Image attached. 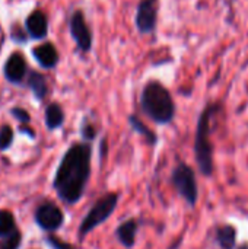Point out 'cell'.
<instances>
[{
  "label": "cell",
  "instance_id": "1",
  "mask_svg": "<svg viewBox=\"0 0 248 249\" xmlns=\"http://www.w3.org/2000/svg\"><path fill=\"white\" fill-rule=\"evenodd\" d=\"M91 171V149L86 144H76L64 155L56 178L54 188L61 200L69 204L76 203L85 190Z\"/></svg>",
  "mask_w": 248,
  "mask_h": 249
},
{
  "label": "cell",
  "instance_id": "2",
  "mask_svg": "<svg viewBox=\"0 0 248 249\" xmlns=\"http://www.w3.org/2000/svg\"><path fill=\"white\" fill-rule=\"evenodd\" d=\"M219 108V104H208L197 121L194 155L199 169L205 177H210L213 174V146L210 142V123Z\"/></svg>",
  "mask_w": 248,
  "mask_h": 249
},
{
  "label": "cell",
  "instance_id": "3",
  "mask_svg": "<svg viewBox=\"0 0 248 249\" xmlns=\"http://www.w3.org/2000/svg\"><path fill=\"white\" fill-rule=\"evenodd\" d=\"M142 108L158 124H168L175 115V105L168 89L159 82H149L142 92Z\"/></svg>",
  "mask_w": 248,
  "mask_h": 249
},
{
  "label": "cell",
  "instance_id": "4",
  "mask_svg": "<svg viewBox=\"0 0 248 249\" xmlns=\"http://www.w3.org/2000/svg\"><path fill=\"white\" fill-rule=\"evenodd\" d=\"M172 182L177 191L180 193V196L191 207H194L199 198V188H197L194 171L189 165L180 163L172 172Z\"/></svg>",
  "mask_w": 248,
  "mask_h": 249
},
{
  "label": "cell",
  "instance_id": "5",
  "mask_svg": "<svg viewBox=\"0 0 248 249\" xmlns=\"http://www.w3.org/2000/svg\"><path fill=\"white\" fill-rule=\"evenodd\" d=\"M117 196L115 194H108L105 197H102L88 213V216L85 217V220L80 225V235H86L89 233L92 229H95L96 226H99L102 222H105L110 214L114 212L115 206H117Z\"/></svg>",
  "mask_w": 248,
  "mask_h": 249
},
{
  "label": "cell",
  "instance_id": "6",
  "mask_svg": "<svg viewBox=\"0 0 248 249\" xmlns=\"http://www.w3.org/2000/svg\"><path fill=\"white\" fill-rule=\"evenodd\" d=\"M159 0H139L136 12V26L140 34H151L156 28Z\"/></svg>",
  "mask_w": 248,
  "mask_h": 249
},
{
  "label": "cell",
  "instance_id": "7",
  "mask_svg": "<svg viewBox=\"0 0 248 249\" xmlns=\"http://www.w3.org/2000/svg\"><path fill=\"white\" fill-rule=\"evenodd\" d=\"M69 28H70V35L76 41L77 47L82 51H89L92 47V34L89 26L86 25L85 15L80 10H76L69 20Z\"/></svg>",
  "mask_w": 248,
  "mask_h": 249
},
{
  "label": "cell",
  "instance_id": "8",
  "mask_svg": "<svg viewBox=\"0 0 248 249\" xmlns=\"http://www.w3.org/2000/svg\"><path fill=\"white\" fill-rule=\"evenodd\" d=\"M37 222L45 231H56L63 223V213L54 204H44L37 212Z\"/></svg>",
  "mask_w": 248,
  "mask_h": 249
},
{
  "label": "cell",
  "instance_id": "9",
  "mask_svg": "<svg viewBox=\"0 0 248 249\" xmlns=\"http://www.w3.org/2000/svg\"><path fill=\"white\" fill-rule=\"evenodd\" d=\"M26 74V61L20 53H13L9 55L4 64V76L12 83H19Z\"/></svg>",
  "mask_w": 248,
  "mask_h": 249
},
{
  "label": "cell",
  "instance_id": "10",
  "mask_svg": "<svg viewBox=\"0 0 248 249\" xmlns=\"http://www.w3.org/2000/svg\"><path fill=\"white\" fill-rule=\"evenodd\" d=\"M26 31L32 38L41 39L47 35L48 32V20L47 16L41 10H34L28 18H26Z\"/></svg>",
  "mask_w": 248,
  "mask_h": 249
},
{
  "label": "cell",
  "instance_id": "11",
  "mask_svg": "<svg viewBox=\"0 0 248 249\" xmlns=\"http://www.w3.org/2000/svg\"><path fill=\"white\" fill-rule=\"evenodd\" d=\"M35 60L45 69H53L58 63V53L51 42L41 44L32 51Z\"/></svg>",
  "mask_w": 248,
  "mask_h": 249
},
{
  "label": "cell",
  "instance_id": "12",
  "mask_svg": "<svg viewBox=\"0 0 248 249\" xmlns=\"http://www.w3.org/2000/svg\"><path fill=\"white\" fill-rule=\"evenodd\" d=\"M215 241L221 249H235L237 247V231L232 225H222L216 228Z\"/></svg>",
  "mask_w": 248,
  "mask_h": 249
},
{
  "label": "cell",
  "instance_id": "13",
  "mask_svg": "<svg viewBox=\"0 0 248 249\" xmlns=\"http://www.w3.org/2000/svg\"><path fill=\"white\" fill-rule=\"evenodd\" d=\"M136 231H137V225L134 220H127L124 222L118 231H117V236L120 239V242L127 247V248H132L133 244H134V236H136Z\"/></svg>",
  "mask_w": 248,
  "mask_h": 249
},
{
  "label": "cell",
  "instance_id": "14",
  "mask_svg": "<svg viewBox=\"0 0 248 249\" xmlns=\"http://www.w3.org/2000/svg\"><path fill=\"white\" fill-rule=\"evenodd\" d=\"M64 120V114L63 109L58 104H51L47 107L45 109V124L50 130H54L57 127H60L63 124Z\"/></svg>",
  "mask_w": 248,
  "mask_h": 249
},
{
  "label": "cell",
  "instance_id": "15",
  "mask_svg": "<svg viewBox=\"0 0 248 249\" xmlns=\"http://www.w3.org/2000/svg\"><path fill=\"white\" fill-rule=\"evenodd\" d=\"M28 85L29 88L32 89L34 95L38 98V99H42L45 95H47V80L45 77L41 74V73H37V71H32L28 77Z\"/></svg>",
  "mask_w": 248,
  "mask_h": 249
},
{
  "label": "cell",
  "instance_id": "16",
  "mask_svg": "<svg viewBox=\"0 0 248 249\" xmlns=\"http://www.w3.org/2000/svg\"><path fill=\"white\" fill-rule=\"evenodd\" d=\"M15 232V219L9 212H0V236L4 238Z\"/></svg>",
  "mask_w": 248,
  "mask_h": 249
},
{
  "label": "cell",
  "instance_id": "17",
  "mask_svg": "<svg viewBox=\"0 0 248 249\" xmlns=\"http://www.w3.org/2000/svg\"><path fill=\"white\" fill-rule=\"evenodd\" d=\"M20 244V233L15 231L13 233L4 236V239L0 242V249H18Z\"/></svg>",
  "mask_w": 248,
  "mask_h": 249
},
{
  "label": "cell",
  "instance_id": "18",
  "mask_svg": "<svg viewBox=\"0 0 248 249\" xmlns=\"http://www.w3.org/2000/svg\"><path fill=\"white\" fill-rule=\"evenodd\" d=\"M130 123H132V125L139 131V133H142V134H145L146 136V139H148V142L149 143H155L156 142V137H155V134L151 131V130H148L136 117H130Z\"/></svg>",
  "mask_w": 248,
  "mask_h": 249
},
{
  "label": "cell",
  "instance_id": "19",
  "mask_svg": "<svg viewBox=\"0 0 248 249\" xmlns=\"http://www.w3.org/2000/svg\"><path fill=\"white\" fill-rule=\"evenodd\" d=\"M12 140H13V131H12V128L9 125L1 127V130H0V149L1 150L7 149L10 146Z\"/></svg>",
  "mask_w": 248,
  "mask_h": 249
},
{
  "label": "cell",
  "instance_id": "20",
  "mask_svg": "<svg viewBox=\"0 0 248 249\" xmlns=\"http://www.w3.org/2000/svg\"><path fill=\"white\" fill-rule=\"evenodd\" d=\"M12 114H13L19 121H22V123H28V121H29V114H28L25 109H22V108H13V109H12Z\"/></svg>",
  "mask_w": 248,
  "mask_h": 249
},
{
  "label": "cell",
  "instance_id": "21",
  "mask_svg": "<svg viewBox=\"0 0 248 249\" xmlns=\"http://www.w3.org/2000/svg\"><path fill=\"white\" fill-rule=\"evenodd\" d=\"M51 245L56 249H73L72 247H69V245H64L61 242H57L56 239H51Z\"/></svg>",
  "mask_w": 248,
  "mask_h": 249
},
{
  "label": "cell",
  "instance_id": "22",
  "mask_svg": "<svg viewBox=\"0 0 248 249\" xmlns=\"http://www.w3.org/2000/svg\"><path fill=\"white\" fill-rule=\"evenodd\" d=\"M83 131H85V136H86L88 139H92V137L95 136V134H94V130H92V127H89V125H88V127H86Z\"/></svg>",
  "mask_w": 248,
  "mask_h": 249
}]
</instances>
